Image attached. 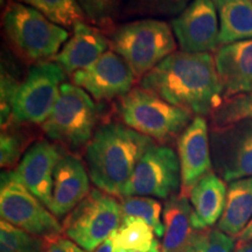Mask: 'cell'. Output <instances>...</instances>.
Listing matches in <instances>:
<instances>
[{
  "instance_id": "obj_1",
  "label": "cell",
  "mask_w": 252,
  "mask_h": 252,
  "mask_svg": "<svg viewBox=\"0 0 252 252\" xmlns=\"http://www.w3.org/2000/svg\"><path fill=\"white\" fill-rule=\"evenodd\" d=\"M140 88L194 116H212L224 102L215 58L175 52L141 78Z\"/></svg>"
},
{
  "instance_id": "obj_2",
  "label": "cell",
  "mask_w": 252,
  "mask_h": 252,
  "mask_svg": "<svg viewBox=\"0 0 252 252\" xmlns=\"http://www.w3.org/2000/svg\"><path fill=\"white\" fill-rule=\"evenodd\" d=\"M153 144L151 138L125 124L110 123L100 126L86 149L91 181L100 190L121 196L141 157Z\"/></svg>"
},
{
  "instance_id": "obj_3",
  "label": "cell",
  "mask_w": 252,
  "mask_h": 252,
  "mask_svg": "<svg viewBox=\"0 0 252 252\" xmlns=\"http://www.w3.org/2000/svg\"><path fill=\"white\" fill-rule=\"evenodd\" d=\"M2 25L12 46L30 62L52 61L69 39L68 30L35 8L12 0L4 11Z\"/></svg>"
},
{
  "instance_id": "obj_4",
  "label": "cell",
  "mask_w": 252,
  "mask_h": 252,
  "mask_svg": "<svg viewBox=\"0 0 252 252\" xmlns=\"http://www.w3.org/2000/svg\"><path fill=\"white\" fill-rule=\"evenodd\" d=\"M110 46L124 59L135 78H143L176 52L172 27L158 19H140L113 32Z\"/></svg>"
},
{
  "instance_id": "obj_5",
  "label": "cell",
  "mask_w": 252,
  "mask_h": 252,
  "mask_svg": "<svg viewBox=\"0 0 252 252\" xmlns=\"http://www.w3.org/2000/svg\"><path fill=\"white\" fill-rule=\"evenodd\" d=\"M118 113L126 126L160 144L180 137L195 117L143 88L122 97Z\"/></svg>"
},
{
  "instance_id": "obj_6",
  "label": "cell",
  "mask_w": 252,
  "mask_h": 252,
  "mask_svg": "<svg viewBox=\"0 0 252 252\" xmlns=\"http://www.w3.org/2000/svg\"><path fill=\"white\" fill-rule=\"evenodd\" d=\"M96 122L97 108L93 97L75 84L63 83L42 130L49 139L67 149L80 150L94 137Z\"/></svg>"
},
{
  "instance_id": "obj_7",
  "label": "cell",
  "mask_w": 252,
  "mask_h": 252,
  "mask_svg": "<svg viewBox=\"0 0 252 252\" xmlns=\"http://www.w3.org/2000/svg\"><path fill=\"white\" fill-rule=\"evenodd\" d=\"M123 220L121 202L100 189H93L63 220L65 236L84 251L94 252L112 237Z\"/></svg>"
},
{
  "instance_id": "obj_8",
  "label": "cell",
  "mask_w": 252,
  "mask_h": 252,
  "mask_svg": "<svg viewBox=\"0 0 252 252\" xmlns=\"http://www.w3.org/2000/svg\"><path fill=\"white\" fill-rule=\"evenodd\" d=\"M0 215L2 220L41 238L53 239L63 231L58 219L28 190L14 169L1 174Z\"/></svg>"
},
{
  "instance_id": "obj_9",
  "label": "cell",
  "mask_w": 252,
  "mask_h": 252,
  "mask_svg": "<svg viewBox=\"0 0 252 252\" xmlns=\"http://www.w3.org/2000/svg\"><path fill=\"white\" fill-rule=\"evenodd\" d=\"M64 80L65 72L54 61L33 65L15 96L14 122L42 125L54 109Z\"/></svg>"
},
{
  "instance_id": "obj_10",
  "label": "cell",
  "mask_w": 252,
  "mask_h": 252,
  "mask_svg": "<svg viewBox=\"0 0 252 252\" xmlns=\"http://www.w3.org/2000/svg\"><path fill=\"white\" fill-rule=\"evenodd\" d=\"M180 184L178 154L171 147L153 144L141 157L121 196L169 198L176 193Z\"/></svg>"
},
{
  "instance_id": "obj_11",
  "label": "cell",
  "mask_w": 252,
  "mask_h": 252,
  "mask_svg": "<svg viewBox=\"0 0 252 252\" xmlns=\"http://www.w3.org/2000/svg\"><path fill=\"white\" fill-rule=\"evenodd\" d=\"M172 30L182 52L210 53L220 46V19L214 0H191L172 20Z\"/></svg>"
},
{
  "instance_id": "obj_12",
  "label": "cell",
  "mask_w": 252,
  "mask_h": 252,
  "mask_svg": "<svg viewBox=\"0 0 252 252\" xmlns=\"http://www.w3.org/2000/svg\"><path fill=\"white\" fill-rule=\"evenodd\" d=\"M71 80L94 99L111 100L130 93L135 76L122 56L108 50L90 67L71 75Z\"/></svg>"
},
{
  "instance_id": "obj_13",
  "label": "cell",
  "mask_w": 252,
  "mask_h": 252,
  "mask_svg": "<svg viewBox=\"0 0 252 252\" xmlns=\"http://www.w3.org/2000/svg\"><path fill=\"white\" fill-rule=\"evenodd\" d=\"M178 152L182 194L188 195L204 175L212 172L209 131L206 118L195 116L178 138Z\"/></svg>"
},
{
  "instance_id": "obj_14",
  "label": "cell",
  "mask_w": 252,
  "mask_h": 252,
  "mask_svg": "<svg viewBox=\"0 0 252 252\" xmlns=\"http://www.w3.org/2000/svg\"><path fill=\"white\" fill-rule=\"evenodd\" d=\"M89 173L78 158L62 153L54 171L49 210L56 219L67 217L90 193Z\"/></svg>"
},
{
  "instance_id": "obj_15",
  "label": "cell",
  "mask_w": 252,
  "mask_h": 252,
  "mask_svg": "<svg viewBox=\"0 0 252 252\" xmlns=\"http://www.w3.org/2000/svg\"><path fill=\"white\" fill-rule=\"evenodd\" d=\"M213 141L222 157L224 181L252 176V121L214 130Z\"/></svg>"
},
{
  "instance_id": "obj_16",
  "label": "cell",
  "mask_w": 252,
  "mask_h": 252,
  "mask_svg": "<svg viewBox=\"0 0 252 252\" xmlns=\"http://www.w3.org/2000/svg\"><path fill=\"white\" fill-rule=\"evenodd\" d=\"M61 151L47 140H40L28 149L15 169L21 182L49 209L53 179Z\"/></svg>"
},
{
  "instance_id": "obj_17",
  "label": "cell",
  "mask_w": 252,
  "mask_h": 252,
  "mask_svg": "<svg viewBox=\"0 0 252 252\" xmlns=\"http://www.w3.org/2000/svg\"><path fill=\"white\" fill-rule=\"evenodd\" d=\"M214 58L224 100L252 93V40L220 46Z\"/></svg>"
},
{
  "instance_id": "obj_18",
  "label": "cell",
  "mask_w": 252,
  "mask_h": 252,
  "mask_svg": "<svg viewBox=\"0 0 252 252\" xmlns=\"http://www.w3.org/2000/svg\"><path fill=\"white\" fill-rule=\"evenodd\" d=\"M67 42L53 61L68 75L84 70L108 52L110 41L98 27L82 21L75 25Z\"/></svg>"
},
{
  "instance_id": "obj_19",
  "label": "cell",
  "mask_w": 252,
  "mask_h": 252,
  "mask_svg": "<svg viewBox=\"0 0 252 252\" xmlns=\"http://www.w3.org/2000/svg\"><path fill=\"white\" fill-rule=\"evenodd\" d=\"M162 252H185L198 231L194 209L187 195H172L163 207Z\"/></svg>"
},
{
  "instance_id": "obj_20",
  "label": "cell",
  "mask_w": 252,
  "mask_h": 252,
  "mask_svg": "<svg viewBox=\"0 0 252 252\" xmlns=\"http://www.w3.org/2000/svg\"><path fill=\"white\" fill-rule=\"evenodd\" d=\"M228 189L224 181L215 173L204 175L189 191V201L194 209L200 230L209 229L220 220L226 202Z\"/></svg>"
},
{
  "instance_id": "obj_21",
  "label": "cell",
  "mask_w": 252,
  "mask_h": 252,
  "mask_svg": "<svg viewBox=\"0 0 252 252\" xmlns=\"http://www.w3.org/2000/svg\"><path fill=\"white\" fill-rule=\"evenodd\" d=\"M252 220V176L231 181L226 202L217 229L236 237L242 234Z\"/></svg>"
},
{
  "instance_id": "obj_22",
  "label": "cell",
  "mask_w": 252,
  "mask_h": 252,
  "mask_svg": "<svg viewBox=\"0 0 252 252\" xmlns=\"http://www.w3.org/2000/svg\"><path fill=\"white\" fill-rule=\"evenodd\" d=\"M220 19V46L252 40L251 0H214Z\"/></svg>"
},
{
  "instance_id": "obj_23",
  "label": "cell",
  "mask_w": 252,
  "mask_h": 252,
  "mask_svg": "<svg viewBox=\"0 0 252 252\" xmlns=\"http://www.w3.org/2000/svg\"><path fill=\"white\" fill-rule=\"evenodd\" d=\"M111 238L115 252H146L154 242V231L143 220L123 217Z\"/></svg>"
},
{
  "instance_id": "obj_24",
  "label": "cell",
  "mask_w": 252,
  "mask_h": 252,
  "mask_svg": "<svg viewBox=\"0 0 252 252\" xmlns=\"http://www.w3.org/2000/svg\"><path fill=\"white\" fill-rule=\"evenodd\" d=\"M35 8L53 23L65 30H72L75 25L87 21L86 15L77 0H12Z\"/></svg>"
},
{
  "instance_id": "obj_25",
  "label": "cell",
  "mask_w": 252,
  "mask_h": 252,
  "mask_svg": "<svg viewBox=\"0 0 252 252\" xmlns=\"http://www.w3.org/2000/svg\"><path fill=\"white\" fill-rule=\"evenodd\" d=\"M49 241L32 235L6 220L0 222L1 252H45Z\"/></svg>"
},
{
  "instance_id": "obj_26",
  "label": "cell",
  "mask_w": 252,
  "mask_h": 252,
  "mask_svg": "<svg viewBox=\"0 0 252 252\" xmlns=\"http://www.w3.org/2000/svg\"><path fill=\"white\" fill-rule=\"evenodd\" d=\"M121 207L123 217H137L145 220L157 236H163V223L160 219L161 204L154 197L147 196H124Z\"/></svg>"
},
{
  "instance_id": "obj_27",
  "label": "cell",
  "mask_w": 252,
  "mask_h": 252,
  "mask_svg": "<svg viewBox=\"0 0 252 252\" xmlns=\"http://www.w3.org/2000/svg\"><path fill=\"white\" fill-rule=\"evenodd\" d=\"M213 130L228 127L245 121H252V93L225 99L212 115Z\"/></svg>"
},
{
  "instance_id": "obj_28",
  "label": "cell",
  "mask_w": 252,
  "mask_h": 252,
  "mask_svg": "<svg viewBox=\"0 0 252 252\" xmlns=\"http://www.w3.org/2000/svg\"><path fill=\"white\" fill-rule=\"evenodd\" d=\"M191 0H127L125 13L131 17L156 19L178 17Z\"/></svg>"
},
{
  "instance_id": "obj_29",
  "label": "cell",
  "mask_w": 252,
  "mask_h": 252,
  "mask_svg": "<svg viewBox=\"0 0 252 252\" xmlns=\"http://www.w3.org/2000/svg\"><path fill=\"white\" fill-rule=\"evenodd\" d=\"M235 238L219 229L198 230L185 252H235Z\"/></svg>"
},
{
  "instance_id": "obj_30",
  "label": "cell",
  "mask_w": 252,
  "mask_h": 252,
  "mask_svg": "<svg viewBox=\"0 0 252 252\" xmlns=\"http://www.w3.org/2000/svg\"><path fill=\"white\" fill-rule=\"evenodd\" d=\"M87 21L98 28H108L118 17L122 0H77Z\"/></svg>"
},
{
  "instance_id": "obj_31",
  "label": "cell",
  "mask_w": 252,
  "mask_h": 252,
  "mask_svg": "<svg viewBox=\"0 0 252 252\" xmlns=\"http://www.w3.org/2000/svg\"><path fill=\"white\" fill-rule=\"evenodd\" d=\"M25 151V138L14 131L5 130L0 138V165L6 171H12ZM19 165V163H18Z\"/></svg>"
},
{
  "instance_id": "obj_32",
  "label": "cell",
  "mask_w": 252,
  "mask_h": 252,
  "mask_svg": "<svg viewBox=\"0 0 252 252\" xmlns=\"http://www.w3.org/2000/svg\"><path fill=\"white\" fill-rule=\"evenodd\" d=\"M20 83L14 80L7 72H1V128L8 130L9 126L14 124L13 109Z\"/></svg>"
},
{
  "instance_id": "obj_33",
  "label": "cell",
  "mask_w": 252,
  "mask_h": 252,
  "mask_svg": "<svg viewBox=\"0 0 252 252\" xmlns=\"http://www.w3.org/2000/svg\"><path fill=\"white\" fill-rule=\"evenodd\" d=\"M45 252H87L69 238L55 237L50 239Z\"/></svg>"
},
{
  "instance_id": "obj_34",
  "label": "cell",
  "mask_w": 252,
  "mask_h": 252,
  "mask_svg": "<svg viewBox=\"0 0 252 252\" xmlns=\"http://www.w3.org/2000/svg\"><path fill=\"white\" fill-rule=\"evenodd\" d=\"M239 242H248V241H252V220H250V223L247 225L242 234L238 236Z\"/></svg>"
},
{
  "instance_id": "obj_35",
  "label": "cell",
  "mask_w": 252,
  "mask_h": 252,
  "mask_svg": "<svg viewBox=\"0 0 252 252\" xmlns=\"http://www.w3.org/2000/svg\"><path fill=\"white\" fill-rule=\"evenodd\" d=\"M94 252H115V250H113L112 238H109L108 241H105L103 244H100Z\"/></svg>"
},
{
  "instance_id": "obj_36",
  "label": "cell",
  "mask_w": 252,
  "mask_h": 252,
  "mask_svg": "<svg viewBox=\"0 0 252 252\" xmlns=\"http://www.w3.org/2000/svg\"><path fill=\"white\" fill-rule=\"evenodd\" d=\"M235 252H252V241L239 242L235 249Z\"/></svg>"
},
{
  "instance_id": "obj_37",
  "label": "cell",
  "mask_w": 252,
  "mask_h": 252,
  "mask_svg": "<svg viewBox=\"0 0 252 252\" xmlns=\"http://www.w3.org/2000/svg\"><path fill=\"white\" fill-rule=\"evenodd\" d=\"M146 252H162L161 250H160L159 243H158V241H157V239H154V242H153L152 247H151L150 250H149V251H146Z\"/></svg>"
},
{
  "instance_id": "obj_38",
  "label": "cell",
  "mask_w": 252,
  "mask_h": 252,
  "mask_svg": "<svg viewBox=\"0 0 252 252\" xmlns=\"http://www.w3.org/2000/svg\"><path fill=\"white\" fill-rule=\"evenodd\" d=\"M251 1H252V0H251Z\"/></svg>"
}]
</instances>
